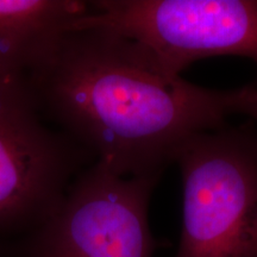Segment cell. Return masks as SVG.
I'll return each instance as SVG.
<instances>
[{
	"mask_svg": "<svg viewBox=\"0 0 257 257\" xmlns=\"http://www.w3.org/2000/svg\"><path fill=\"white\" fill-rule=\"evenodd\" d=\"M27 82L44 119L124 178H161L186 141L237 114L242 95L169 75L96 28L67 32Z\"/></svg>",
	"mask_w": 257,
	"mask_h": 257,
	"instance_id": "cell-1",
	"label": "cell"
},
{
	"mask_svg": "<svg viewBox=\"0 0 257 257\" xmlns=\"http://www.w3.org/2000/svg\"><path fill=\"white\" fill-rule=\"evenodd\" d=\"M182 224L174 257H257V128L224 125L189 138L174 161Z\"/></svg>",
	"mask_w": 257,
	"mask_h": 257,
	"instance_id": "cell-2",
	"label": "cell"
},
{
	"mask_svg": "<svg viewBox=\"0 0 257 257\" xmlns=\"http://www.w3.org/2000/svg\"><path fill=\"white\" fill-rule=\"evenodd\" d=\"M88 6L72 30L96 28L127 38L169 75L213 56L257 63L253 0H94Z\"/></svg>",
	"mask_w": 257,
	"mask_h": 257,
	"instance_id": "cell-3",
	"label": "cell"
},
{
	"mask_svg": "<svg viewBox=\"0 0 257 257\" xmlns=\"http://www.w3.org/2000/svg\"><path fill=\"white\" fill-rule=\"evenodd\" d=\"M93 155L42 117L27 78L0 79V237L31 232Z\"/></svg>",
	"mask_w": 257,
	"mask_h": 257,
	"instance_id": "cell-4",
	"label": "cell"
},
{
	"mask_svg": "<svg viewBox=\"0 0 257 257\" xmlns=\"http://www.w3.org/2000/svg\"><path fill=\"white\" fill-rule=\"evenodd\" d=\"M160 178H124L95 161L56 210L15 245L18 257H153L149 201Z\"/></svg>",
	"mask_w": 257,
	"mask_h": 257,
	"instance_id": "cell-5",
	"label": "cell"
},
{
	"mask_svg": "<svg viewBox=\"0 0 257 257\" xmlns=\"http://www.w3.org/2000/svg\"><path fill=\"white\" fill-rule=\"evenodd\" d=\"M88 8L80 0H0V79L27 78Z\"/></svg>",
	"mask_w": 257,
	"mask_h": 257,
	"instance_id": "cell-6",
	"label": "cell"
},
{
	"mask_svg": "<svg viewBox=\"0 0 257 257\" xmlns=\"http://www.w3.org/2000/svg\"><path fill=\"white\" fill-rule=\"evenodd\" d=\"M237 114L246 115L257 128V86L255 83L242 87Z\"/></svg>",
	"mask_w": 257,
	"mask_h": 257,
	"instance_id": "cell-7",
	"label": "cell"
},
{
	"mask_svg": "<svg viewBox=\"0 0 257 257\" xmlns=\"http://www.w3.org/2000/svg\"><path fill=\"white\" fill-rule=\"evenodd\" d=\"M0 257H2V256H0Z\"/></svg>",
	"mask_w": 257,
	"mask_h": 257,
	"instance_id": "cell-8",
	"label": "cell"
}]
</instances>
